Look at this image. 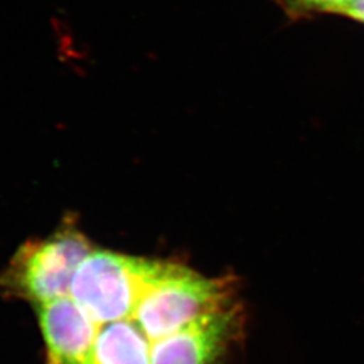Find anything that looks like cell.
Listing matches in <instances>:
<instances>
[{
  "label": "cell",
  "instance_id": "8992f818",
  "mask_svg": "<svg viewBox=\"0 0 364 364\" xmlns=\"http://www.w3.org/2000/svg\"><path fill=\"white\" fill-rule=\"evenodd\" d=\"M92 364H151V343L132 318L99 326Z\"/></svg>",
  "mask_w": 364,
  "mask_h": 364
},
{
  "label": "cell",
  "instance_id": "3957f363",
  "mask_svg": "<svg viewBox=\"0 0 364 364\" xmlns=\"http://www.w3.org/2000/svg\"><path fill=\"white\" fill-rule=\"evenodd\" d=\"M232 281L207 278L191 269L170 263L168 270L144 294L132 318L154 343L197 318L231 305Z\"/></svg>",
  "mask_w": 364,
  "mask_h": 364
},
{
  "label": "cell",
  "instance_id": "6da1fadb",
  "mask_svg": "<svg viewBox=\"0 0 364 364\" xmlns=\"http://www.w3.org/2000/svg\"><path fill=\"white\" fill-rule=\"evenodd\" d=\"M169 264L93 250L78 266L69 296L97 326L126 320Z\"/></svg>",
  "mask_w": 364,
  "mask_h": 364
},
{
  "label": "cell",
  "instance_id": "7a4b0ae2",
  "mask_svg": "<svg viewBox=\"0 0 364 364\" xmlns=\"http://www.w3.org/2000/svg\"><path fill=\"white\" fill-rule=\"evenodd\" d=\"M92 251L87 236L69 223L49 237L28 240L18 248L0 275V290L37 305L66 297L78 266Z\"/></svg>",
  "mask_w": 364,
  "mask_h": 364
},
{
  "label": "cell",
  "instance_id": "5b68a950",
  "mask_svg": "<svg viewBox=\"0 0 364 364\" xmlns=\"http://www.w3.org/2000/svg\"><path fill=\"white\" fill-rule=\"evenodd\" d=\"M46 364H92L99 326L70 296L37 305Z\"/></svg>",
  "mask_w": 364,
  "mask_h": 364
},
{
  "label": "cell",
  "instance_id": "52a82bcc",
  "mask_svg": "<svg viewBox=\"0 0 364 364\" xmlns=\"http://www.w3.org/2000/svg\"><path fill=\"white\" fill-rule=\"evenodd\" d=\"M293 1L311 9L344 14L353 0H293Z\"/></svg>",
  "mask_w": 364,
  "mask_h": 364
},
{
  "label": "cell",
  "instance_id": "277c9868",
  "mask_svg": "<svg viewBox=\"0 0 364 364\" xmlns=\"http://www.w3.org/2000/svg\"><path fill=\"white\" fill-rule=\"evenodd\" d=\"M239 333L240 311L234 304L151 343V364H221Z\"/></svg>",
  "mask_w": 364,
  "mask_h": 364
},
{
  "label": "cell",
  "instance_id": "ba28073f",
  "mask_svg": "<svg viewBox=\"0 0 364 364\" xmlns=\"http://www.w3.org/2000/svg\"><path fill=\"white\" fill-rule=\"evenodd\" d=\"M344 14L364 22V0H353Z\"/></svg>",
  "mask_w": 364,
  "mask_h": 364
}]
</instances>
